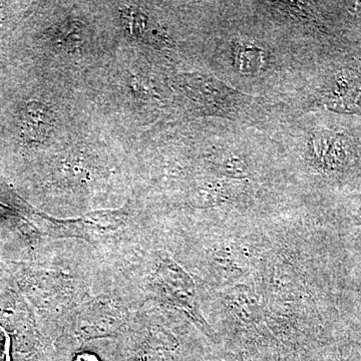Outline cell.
<instances>
[{
    "instance_id": "cell-2",
    "label": "cell",
    "mask_w": 361,
    "mask_h": 361,
    "mask_svg": "<svg viewBox=\"0 0 361 361\" xmlns=\"http://www.w3.org/2000/svg\"><path fill=\"white\" fill-rule=\"evenodd\" d=\"M156 280L168 300L184 311L202 330L208 334V324L199 310L196 286L186 271L172 259H163L157 271Z\"/></svg>"
},
{
    "instance_id": "cell-6",
    "label": "cell",
    "mask_w": 361,
    "mask_h": 361,
    "mask_svg": "<svg viewBox=\"0 0 361 361\" xmlns=\"http://www.w3.org/2000/svg\"><path fill=\"white\" fill-rule=\"evenodd\" d=\"M233 66L242 75H257L265 66V51L255 42L239 40L232 49Z\"/></svg>"
},
{
    "instance_id": "cell-1",
    "label": "cell",
    "mask_w": 361,
    "mask_h": 361,
    "mask_svg": "<svg viewBox=\"0 0 361 361\" xmlns=\"http://www.w3.org/2000/svg\"><path fill=\"white\" fill-rule=\"evenodd\" d=\"M178 89L207 115L239 118L253 106L250 96L228 87L212 75L182 73L175 80Z\"/></svg>"
},
{
    "instance_id": "cell-8",
    "label": "cell",
    "mask_w": 361,
    "mask_h": 361,
    "mask_svg": "<svg viewBox=\"0 0 361 361\" xmlns=\"http://www.w3.org/2000/svg\"><path fill=\"white\" fill-rule=\"evenodd\" d=\"M75 361H99L96 355H90V353H82V355H77Z\"/></svg>"
},
{
    "instance_id": "cell-7",
    "label": "cell",
    "mask_w": 361,
    "mask_h": 361,
    "mask_svg": "<svg viewBox=\"0 0 361 361\" xmlns=\"http://www.w3.org/2000/svg\"><path fill=\"white\" fill-rule=\"evenodd\" d=\"M218 170L228 180H248L251 177L250 168L245 159L235 154L224 155L218 165Z\"/></svg>"
},
{
    "instance_id": "cell-3",
    "label": "cell",
    "mask_w": 361,
    "mask_h": 361,
    "mask_svg": "<svg viewBox=\"0 0 361 361\" xmlns=\"http://www.w3.org/2000/svg\"><path fill=\"white\" fill-rule=\"evenodd\" d=\"M52 111L40 102H30L20 111V127L23 137L30 144L47 141L54 129Z\"/></svg>"
},
{
    "instance_id": "cell-4",
    "label": "cell",
    "mask_w": 361,
    "mask_h": 361,
    "mask_svg": "<svg viewBox=\"0 0 361 361\" xmlns=\"http://www.w3.org/2000/svg\"><path fill=\"white\" fill-rule=\"evenodd\" d=\"M337 139L329 133L316 130L310 137V156L313 165L322 170H332L341 165L343 154Z\"/></svg>"
},
{
    "instance_id": "cell-5",
    "label": "cell",
    "mask_w": 361,
    "mask_h": 361,
    "mask_svg": "<svg viewBox=\"0 0 361 361\" xmlns=\"http://www.w3.org/2000/svg\"><path fill=\"white\" fill-rule=\"evenodd\" d=\"M123 27L130 37L147 44H161L164 37L148 14L137 7H126L122 13Z\"/></svg>"
}]
</instances>
